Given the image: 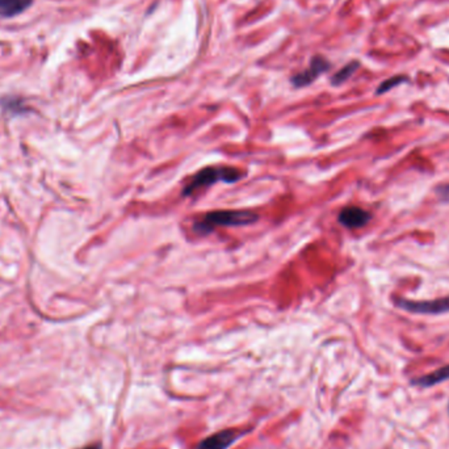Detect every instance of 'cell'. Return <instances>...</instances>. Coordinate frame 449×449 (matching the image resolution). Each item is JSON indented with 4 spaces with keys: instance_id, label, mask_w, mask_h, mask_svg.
<instances>
[{
    "instance_id": "9c48e42d",
    "label": "cell",
    "mask_w": 449,
    "mask_h": 449,
    "mask_svg": "<svg viewBox=\"0 0 449 449\" xmlns=\"http://www.w3.org/2000/svg\"><path fill=\"white\" fill-rule=\"evenodd\" d=\"M358 68H359L358 62H351L347 66L342 68L340 71H337V74L333 77V84L339 86V84L344 83L347 79L351 78V75L356 71Z\"/></svg>"
},
{
    "instance_id": "52a82bcc",
    "label": "cell",
    "mask_w": 449,
    "mask_h": 449,
    "mask_svg": "<svg viewBox=\"0 0 449 449\" xmlns=\"http://www.w3.org/2000/svg\"><path fill=\"white\" fill-rule=\"evenodd\" d=\"M449 380V365H444L439 368L436 371L431 372L428 374H425L422 377H416L411 383L420 386V388H432L439 383L448 381Z\"/></svg>"
},
{
    "instance_id": "30bf717a",
    "label": "cell",
    "mask_w": 449,
    "mask_h": 449,
    "mask_svg": "<svg viewBox=\"0 0 449 449\" xmlns=\"http://www.w3.org/2000/svg\"><path fill=\"white\" fill-rule=\"evenodd\" d=\"M406 82H407V77H404V75H398V77L388 79V80L382 82L381 86L377 89L376 93L377 95H382V93H385L388 91L393 90L394 87H397V86H399L402 83H406Z\"/></svg>"
},
{
    "instance_id": "3957f363",
    "label": "cell",
    "mask_w": 449,
    "mask_h": 449,
    "mask_svg": "<svg viewBox=\"0 0 449 449\" xmlns=\"http://www.w3.org/2000/svg\"><path fill=\"white\" fill-rule=\"evenodd\" d=\"M395 307L413 313V314L438 315L449 313V296L429 300V301H414L407 298H395Z\"/></svg>"
},
{
    "instance_id": "8fae6325",
    "label": "cell",
    "mask_w": 449,
    "mask_h": 449,
    "mask_svg": "<svg viewBox=\"0 0 449 449\" xmlns=\"http://www.w3.org/2000/svg\"><path fill=\"white\" fill-rule=\"evenodd\" d=\"M435 195L441 202H449V183L440 184L435 188Z\"/></svg>"
},
{
    "instance_id": "277c9868",
    "label": "cell",
    "mask_w": 449,
    "mask_h": 449,
    "mask_svg": "<svg viewBox=\"0 0 449 449\" xmlns=\"http://www.w3.org/2000/svg\"><path fill=\"white\" fill-rule=\"evenodd\" d=\"M241 435L236 429H224L201 440L196 449H227Z\"/></svg>"
},
{
    "instance_id": "6da1fadb",
    "label": "cell",
    "mask_w": 449,
    "mask_h": 449,
    "mask_svg": "<svg viewBox=\"0 0 449 449\" xmlns=\"http://www.w3.org/2000/svg\"><path fill=\"white\" fill-rule=\"evenodd\" d=\"M258 220V215L243 211H217L208 213L200 222L195 224V230L206 234L213 230L214 226H245Z\"/></svg>"
},
{
    "instance_id": "7c38bea8",
    "label": "cell",
    "mask_w": 449,
    "mask_h": 449,
    "mask_svg": "<svg viewBox=\"0 0 449 449\" xmlns=\"http://www.w3.org/2000/svg\"><path fill=\"white\" fill-rule=\"evenodd\" d=\"M82 449H101L100 444H92V446H89V447H84Z\"/></svg>"
},
{
    "instance_id": "8992f818",
    "label": "cell",
    "mask_w": 449,
    "mask_h": 449,
    "mask_svg": "<svg viewBox=\"0 0 449 449\" xmlns=\"http://www.w3.org/2000/svg\"><path fill=\"white\" fill-rule=\"evenodd\" d=\"M330 68V63L326 61L324 56H314L312 59L310 68L305 70L301 74H297L296 77H293L292 83L296 87H303L310 84L313 80L319 77L322 73H325L326 70Z\"/></svg>"
},
{
    "instance_id": "ba28073f",
    "label": "cell",
    "mask_w": 449,
    "mask_h": 449,
    "mask_svg": "<svg viewBox=\"0 0 449 449\" xmlns=\"http://www.w3.org/2000/svg\"><path fill=\"white\" fill-rule=\"evenodd\" d=\"M32 4V0H0V16L11 17L22 13Z\"/></svg>"
},
{
    "instance_id": "7a4b0ae2",
    "label": "cell",
    "mask_w": 449,
    "mask_h": 449,
    "mask_svg": "<svg viewBox=\"0 0 449 449\" xmlns=\"http://www.w3.org/2000/svg\"><path fill=\"white\" fill-rule=\"evenodd\" d=\"M243 174L239 169L233 167H208L204 169L195 175L191 183L185 187L184 195L190 196L193 192L209 187L217 181H226V183H234L236 180L242 179Z\"/></svg>"
},
{
    "instance_id": "5b68a950",
    "label": "cell",
    "mask_w": 449,
    "mask_h": 449,
    "mask_svg": "<svg viewBox=\"0 0 449 449\" xmlns=\"http://www.w3.org/2000/svg\"><path fill=\"white\" fill-rule=\"evenodd\" d=\"M339 222L349 229H359L368 224L372 220L370 212L359 206H347L339 213Z\"/></svg>"
}]
</instances>
